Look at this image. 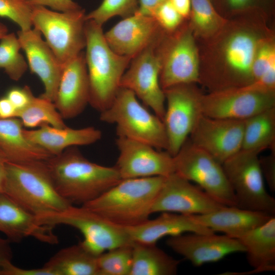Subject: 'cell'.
Masks as SVG:
<instances>
[{
    "mask_svg": "<svg viewBox=\"0 0 275 275\" xmlns=\"http://www.w3.org/2000/svg\"><path fill=\"white\" fill-rule=\"evenodd\" d=\"M36 217L43 225H67L77 229L84 236L80 242L97 256L112 249L132 243L125 227L108 221L83 206L72 205L65 210Z\"/></svg>",
    "mask_w": 275,
    "mask_h": 275,
    "instance_id": "cell-7",
    "label": "cell"
},
{
    "mask_svg": "<svg viewBox=\"0 0 275 275\" xmlns=\"http://www.w3.org/2000/svg\"><path fill=\"white\" fill-rule=\"evenodd\" d=\"M10 242L7 238L0 237V272L5 264L11 261L12 251Z\"/></svg>",
    "mask_w": 275,
    "mask_h": 275,
    "instance_id": "cell-46",
    "label": "cell"
},
{
    "mask_svg": "<svg viewBox=\"0 0 275 275\" xmlns=\"http://www.w3.org/2000/svg\"><path fill=\"white\" fill-rule=\"evenodd\" d=\"M259 155L257 152L241 149L222 166L237 207L274 215L275 199L265 188Z\"/></svg>",
    "mask_w": 275,
    "mask_h": 275,
    "instance_id": "cell-9",
    "label": "cell"
},
{
    "mask_svg": "<svg viewBox=\"0 0 275 275\" xmlns=\"http://www.w3.org/2000/svg\"><path fill=\"white\" fill-rule=\"evenodd\" d=\"M202 114L209 117L244 120L275 106V91L256 90L245 86L202 94Z\"/></svg>",
    "mask_w": 275,
    "mask_h": 275,
    "instance_id": "cell-14",
    "label": "cell"
},
{
    "mask_svg": "<svg viewBox=\"0 0 275 275\" xmlns=\"http://www.w3.org/2000/svg\"><path fill=\"white\" fill-rule=\"evenodd\" d=\"M152 17L166 33H171L181 26L184 19L168 0L161 4L154 11Z\"/></svg>",
    "mask_w": 275,
    "mask_h": 275,
    "instance_id": "cell-39",
    "label": "cell"
},
{
    "mask_svg": "<svg viewBox=\"0 0 275 275\" xmlns=\"http://www.w3.org/2000/svg\"><path fill=\"white\" fill-rule=\"evenodd\" d=\"M259 163L264 180L271 191H275V147L270 154L259 157Z\"/></svg>",
    "mask_w": 275,
    "mask_h": 275,
    "instance_id": "cell-41",
    "label": "cell"
},
{
    "mask_svg": "<svg viewBox=\"0 0 275 275\" xmlns=\"http://www.w3.org/2000/svg\"><path fill=\"white\" fill-rule=\"evenodd\" d=\"M20 49L19 40L13 33L6 34L1 39L0 68L14 81H18L22 77L28 66L20 52Z\"/></svg>",
    "mask_w": 275,
    "mask_h": 275,
    "instance_id": "cell-33",
    "label": "cell"
},
{
    "mask_svg": "<svg viewBox=\"0 0 275 275\" xmlns=\"http://www.w3.org/2000/svg\"><path fill=\"white\" fill-rule=\"evenodd\" d=\"M244 120L214 118L202 114L189 139L221 164L241 149Z\"/></svg>",
    "mask_w": 275,
    "mask_h": 275,
    "instance_id": "cell-17",
    "label": "cell"
},
{
    "mask_svg": "<svg viewBox=\"0 0 275 275\" xmlns=\"http://www.w3.org/2000/svg\"><path fill=\"white\" fill-rule=\"evenodd\" d=\"M0 275H53L47 268L43 266L38 268L25 269L17 267L8 262L3 266Z\"/></svg>",
    "mask_w": 275,
    "mask_h": 275,
    "instance_id": "cell-43",
    "label": "cell"
},
{
    "mask_svg": "<svg viewBox=\"0 0 275 275\" xmlns=\"http://www.w3.org/2000/svg\"><path fill=\"white\" fill-rule=\"evenodd\" d=\"M166 177L122 179L97 198L81 206L117 225L124 227L138 225L149 218L153 204Z\"/></svg>",
    "mask_w": 275,
    "mask_h": 275,
    "instance_id": "cell-3",
    "label": "cell"
},
{
    "mask_svg": "<svg viewBox=\"0 0 275 275\" xmlns=\"http://www.w3.org/2000/svg\"><path fill=\"white\" fill-rule=\"evenodd\" d=\"M17 37L31 71L41 79L44 92L40 96L54 102L63 68L41 32L35 28L19 30Z\"/></svg>",
    "mask_w": 275,
    "mask_h": 275,
    "instance_id": "cell-19",
    "label": "cell"
},
{
    "mask_svg": "<svg viewBox=\"0 0 275 275\" xmlns=\"http://www.w3.org/2000/svg\"><path fill=\"white\" fill-rule=\"evenodd\" d=\"M100 114L102 122L116 125L118 137L167 151L168 138L162 120L141 104L131 90L120 87L111 105Z\"/></svg>",
    "mask_w": 275,
    "mask_h": 275,
    "instance_id": "cell-6",
    "label": "cell"
},
{
    "mask_svg": "<svg viewBox=\"0 0 275 275\" xmlns=\"http://www.w3.org/2000/svg\"><path fill=\"white\" fill-rule=\"evenodd\" d=\"M139 8V0H103L99 6L88 14L86 20H92L99 25L116 16L125 18L134 14Z\"/></svg>",
    "mask_w": 275,
    "mask_h": 275,
    "instance_id": "cell-35",
    "label": "cell"
},
{
    "mask_svg": "<svg viewBox=\"0 0 275 275\" xmlns=\"http://www.w3.org/2000/svg\"><path fill=\"white\" fill-rule=\"evenodd\" d=\"M17 109L5 96L0 98V119L16 118Z\"/></svg>",
    "mask_w": 275,
    "mask_h": 275,
    "instance_id": "cell-45",
    "label": "cell"
},
{
    "mask_svg": "<svg viewBox=\"0 0 275 275\" xmlns=\"http://www.w3.org/2000/svg\"><path fill=\"white\" fill-rule=\"evenodd\" d=\"M173 157L175 173L196 183L221 204L237 206L235 195L222 164L210 154L188 138Z\"/></svg>",
    "mask_w": 275,
    "mask_h": 275,
    "instance_id": "cell-10",
    "label": "cell"
},
{
    "mask_svg": "<svg viewBox=\"0 0 275 275\" xmlns=\"http://www.w3.org/2000/svg\"><path fill=\"white\" fill-rule=\"evenodd\" d=\"M86 14L82 8L68 12L33 6L32 22L63 66L79 54L86 45Z\"/></svg>",
    "mask_w": 275,
    "mask_h": 275,
    "instance_id": "cell-8",
    "label": "cell"
},
{
    "mask_svg": "<svg viewBox=\"0 0 275 275\" xmlns=\"http://www.w3.org/2000/svg\"><path fill=\"white\" fill-rule=\"evenodd\" d=\"M3 193L36 216L72 205L57 190L46 160L7 161Z\"/></svg>",
    "mask_w": 275,
    "mask_h": 275,
    "instance_id": "cell-5",
    "label": "cell"
},
{
    "mask_svg": "<svg viewBox=\"0 0 275 275\" xmlns=\"http://www.w3.org/2000/svg\"><path fill=\"white\" fill-rule=\"evenodd\" d=\"M97 259L80 242L60 250L43 266L53 275H98Z\"/></svg>",
    "mask_w": 275,
    "mask_h": 275,
    "instance_id": "cell-28",
    "label": "cell"
},
{
    "mask_svg": "<svg viewBox=\"0 0 275 275\" xmlns=\"http://www.w3.org/2000/svg\"><path fill=\"white\" fill-rule=\"evenodd\" d=\"M261 12L251 11L228 19L223 28L210 38L207 62L200 66L199 83L213 92L244 87L253 81L254 60L261 42L270 36L258 22ZM266 15V14H265Z\"/></svg>",
    "mask_w": 275,
    "mask_h": 275,
    "instance_id": "cell-1",
    "label": "cell"
},
{
    "mask_svg": "<svg viewBox=\"0 0 275 275\" xmlns=\"http://www.w3.org/2000/svg\"><path fill=\"white\" fill-rule=\"evenodd\" d=\"M116 143L119 154L114 166L122 179L167 177L175 173L174 157L167 151L122 137H118Z\"/></svg>",
    "mask_w": 275,
    "mask_h": 275,
    "instance_id": "cell-15",
    "label": "cell"
},
{
    "mask_svg": "<svg viewBox=\"0 0 275 275\" xmlns=\"http://www.w3.org/2000/svg\"><path fill=\"white\" fill-rule=\"evenodd\" d=\"M46 162L57 190L72 205H83L122 180L115 166L90 161L77 146L67 148Z\"/></svg>",
    "mask_w": 275,
    "mask_h": 275,
    "instance_id": "cell-2",
    "label": "cell"
},
{
    "mask_svg": "<svg viewBox=\"0 0 275 275\" xmlns=\"http://www.w3.org/2000/svg\"><path fill=\"white\" fill-rule=\"evenodd\" d=\"M23 133L30 141L55 156L72 146L93 144L102 138L101 131L89 126L74 129L67 126L57 128L45 124L36 129H23Z\"/></svg>",
    "mask_w": 275,
    "mask_h": 275,
    "instance_id": "cell-25",
    "label": "cell"
},
{
    "mask_svg": "<svg viewBox=\"0 0 275 275\" xmlns=\"http://www.w3.org/2000/svg\"><path fill=\"white\" fill-rule=\"evenodd\" d=\"M16 118L21 121L23 127L29 128L45 124L57 128L67 126L54 102L40 96H35L26 107L17 111Z\"/></svg>",
    "mask_w": 275,
    "mask_h": 275,
    "instance_id": "cell-32",
    "label": "cell"
},
{
    "mask_svg": "<svg viewBox=\"0 0 275 275\" xmlns=\"http://www.w3.org/2000/svg\"><path fill=\"white\" fill-rule=\"evenodd\" d=\"M6 96L17 111L26 107L35 97L28 86L22 88L13 87L7 92Z\"/></svg>",
    "mask_w": 275,
    "mask_h": 275,
    "instance_id": "cell-40",
    "label": "cell"
},
{
    "mask_svg": "<svg viewBox=\"0 0 275 275\" xmlns=\"http://www.w3.org/2000/svg\"><path fill=\"white\" fill-rule=\"evenodd\" d=\"M166 244L195 266L218 261L231 254L245 252L238 239L214 233H189L170 236Z\"/></svg>",
    "mask_w": 275,
    "mask_h": 275,
    "instance_id": "cell-18",
    "label": "cell"
},
{
    "mask_svg": "<svg viewBox=\"0 0 275 275\" xmlns=\"http://www.w3.org/2000/svg\"><path fill=\"white\" fill-rule=\"evenodd\" d=\"M275 147V106L244 120L241 149L260 153Z\"/></svg>",
    "mask_w": 275,
    "mask_h": 275,
    "instance_id": "cell-30",
    "label": "cell"
},
{
    "mask_svg": "<svg viewBox=\"0 0 275 275\" xmlns=\"http://www.w3.org/2000/svg\"><path fill=\"white\" fill-rule=\"evenodd\" d=\"M179 263L156 244L132 243L130 275H174Z\"/></svg>",
    "mask_w": 275,
    "mask_h": 275,
    "instance_id": "cell-29",
    "label": "cell"
},
{
    "mask_svg": "<svg viewBox=\"0 0 275 275\" xmlns=\"http://www.w3.org/2000/svg\"><path fill=\"white\" fill-rule=\"evenodd\" d=\"M224 206L199 186L175 172L165 178L151 211L152 213L169 212L200 215Z\"/></svg>",
    "mask_w": 275,
    "mask_h": 275,
    "instance_id": "cell-16",
    "label": "cell"
},
{
    "mask_svg": "<svg viewBox=\"0 0 275 275\" xmlns=\"http://www.w3.org/2000/svg\"><path fill=\"white\" fill-rule=\"evenodd\" d=\"M85 35L89 104L101 113L112 103L131 58L115 52L105 39L102 26L92 20H86Z\"/></svg>",
    "mask_w": 275,
    "mask_h": 275,
    "instance_id": "cell-4",
    "label": "cell"
},
{
    "mask_svg": "<svg viewBox=\"0 0 275 275\" xmlns=\"http://www.w3.org/2000/svg\"><path fill=\"white\" fill-rule=\"evenodd\" d=\"M53 228L40 223L36 215L4 193H0V231L11 242L33 237L42 242L57 244L59 239Z\"/></svg>",
    "mask_w": 275,
    "mask_h": 275,
    "instance_id": "cell-22",
    "label": "cell"
},
{
    "mask_svg": "<svg viewBox=\"0 0 275 275\" xmlns=\"http://www.w3.org/2000/svg\"><path fill=\"white\" fill-rule=\"evenodd\" d=\"M274 70L275 45L273 37L270 36L261 42L257 51L253 65V82Z\"/></svg>",
    "mask_w": 275,
    "mask_h": 275,
    "instance_id": "cell-38",
    "label": "cell"
},
{
    "mask_svg": "<svg viewBox=\"0 0 275 275\" xmlns=\"http://www.w3.org/2000/svg\"><path fill=\"white\" fill-rule=\"evenodd\" d=\"M189 26L194 36L210 39L225 25L228 18L216 9L211 0H191Z\"/></svg>",
    "mask_w": 275,
    "mask_h": 275,
    "instance_id": "cell-31",
    "label": "cell"
},
{
    "mask_svg": "<svg viewBox=\"0 0 275 275\" xmlns=\"http://www.w3.org/2000/svg\"><path fill=\"white\" fill-rule=\"evenodd\" d=\"M191 215L196 222L213 232H221L236 239L274 216L237 206H227L208 213Z\"/></svg>",
    "mask_w": 275,
    "mask_h": 275,
    "instance_id": "cell-24",
    "label": "cell"
},
{
    "mask_svg": "<svg viewBox=\"0 0 275 275\" xmlns=\"http://www.w3.org/2000/svg\"><path fill=\"white\" fill-rule=\"evenodd\" d=\"M32 10L26 0H0V16L11 20L23 31L32 29Z\"/></svg>",
    "mask_w": 275,
    "mask_h": 275,
    "instance_id": "cell-37",
    "label": "cell"
},
{
    "mask_svg": "<svg viewBox=\"0 0 275 275\" xmlns=\"http://www.w3.org/2000/svg\"><path fill=\"white\" fill-rule=\"evenodd\" d=\"M132 242L156 244L165 236H173L186 232L214 233L196 222L191 215L163 212L157 217L149 218L138 225L125 227Z\"/></svg>",
    "mask_w": 275,
    "mask_h": 275,
    "instance_id": "cell-23",
    "label": "cell"
},
{
    "mask_svg": "<svg viewBox=\"0 0 275 275\" xmlns=\"http://www.w3.org/2000/svg\"><path fill=\"white\" fill-rule=\"evenodd\" d=\"M159 81L163 90L180 84L199 82L200 53L189 25L171 33L165 32L159 41Z\"/></svg>",
    "mask_w": 275,
    "mask_h": 275,
    "instance_id": "cell-11",
    "label": "cell"
},
{
    "mask_svg": "<svg viewBox=\"0 0 275 275\" xmlns=\"http://www.w3.org/2000/svg\"><path fill=\"white\" fill-rule=\"evenodd\" d=\"M195 84H180L163 90L166 105L163 122L168 142L167 151L173 157L189 138L202 114V93Z\"/></svg>",
    "mask_w": 275,
    "mask_h": 275,
    "instance_id": "cell-13",
    "label": "cell"
},
{
    "mask_svg": "<svg viewBox=\"0 0 275 275\" xmlns=\"http://www.w3.org/2000/svg\"><path fill=\"white\" fill-rule=\"evenodd\" d=\"M7 161L5 156L0 151V193H3L4 190Z\"/></svg>",
    "mask_w": 275,
    "mask_h": 275,
    "instance_id": "cell-48",
    "label": "cell"
},
{
    "mask_svg": "<svg viewBox=\"0 0 275 275\" xmlns=\"http://www.w3.org/2000/svg\"><path fill=\"white\" fill-rule=\"evenodd\" d=\"M163 34V32L131 59L120 82V87L133 92L162 121L166 101L159 81L161 60L159 43Z\"/></svg>",
    "mask_w": 275,
    "mask_h": 275,
    "instance_id": "cell-12",
    "label": "cell"
},
{
    "mask_svg": "<svg viewBox=\"0 0 275 275\" xmlns=\"http://www.w3.org/2000/svg\"><path fill=\"white\" fill-rule=\"evenodd\" d=\"M132 243L108 250L97 256L98 275H130Z\"/></svg>",
    "mask_w": 275,
    "mask_h": 275,
    "instance_id": "cell-34",
    "label": "cell"
},
{
    "mask_svg": "<svg viewBox=\"0 0 275 275\" xmlns=\"http://www.w3.org/2000/svg\"><path fill=\"white\" fill-rule=\"evenodd\" d=\"M167 0H139V8L136 13L152 16L155 10Z\"/></svg>",
    "mask_w": 275,
    "mask_h": 275,
    "instance_id": "cell-44",
    "label": "cell"
},
{
    "mask_svg": "<svg viewBox=\"0 0 275 275\" xmlns=\"http://www.w3.org/2000/svg\"><path fill=\"white\" fill-rule=\"evenodd\" d=\"M242 244L251 272L275 270V217L236 238Z\"/></svg>",
    "mask_w": 275,
    "mask_h": 275,
    "instance_id": "cell-26",
    "label": "cell"
},
{
    "mask_svg": "<svg viewBox=\"0 0 275 275\" xmlns=\"http://www.w3.org/2000/svg\"><path fill=\"white\" fill-rule=\"evenodd\" d=\"M163 32L153 17L135 13L123 18L104 35L115 52L132 59Z\"/></svg>",
    "mask_w": 275,
    "mask_h": 275,
    "instance_id": "cell-20",
    "label": "cell"
},
{
    "mask_svg": "<svg viewBox=\"0 0 275 275\" xmlns=\"http://www.w3.org/2000/svg\"><path fill=\"white\" fill-rule=\"evenodd\" d=\"M168 1L184 19L189 18L191 9V0Z\"/></svg>",
    "mask_w": 275,
    "mask_h": 275,
    "instance_id": "cell-47",
    "label": "cell"
},
{
    "mask_svg": "<svg viewBox=\"0 0 275 275\" xmlns=\"http://www.w3.org/2000/svg\"><path fill=\"white\" fill-rule=\"evenodd\" d=\"M90 88L85 53L81 51L63 66L54 103L64 119L79 115L89 103Z\"/></svg>",
    "mask_w": 275,
    "mask_h": 275,
    "instance_id": "cell-21",
    "label": "cell"
},
{
    "mask_svg": "<svg viewBox=\"0 0 275 275\" xmlns=\"http://www.w3.org/2000/svg\"><path fill=\"white\" fill-rule=\"evenodd\" d=\"M32 6L49 7L59 12H68L81 9L73 0H26Z\"/></svg>",
    "mask_w": 275,
    "mask_h": 275,
    "instance_id": "cell-42",
    "label": "cell"
},
{
    "mask_svg": "<svg viewBox=\"0 0 275 275\" xmlns=\"http://www.w3.org/2000/svg\"><path fill=\"white\" fill-rule=\"evenodd\" d=\"M18 118L0 119V151L8 161L19 162L46 160L49 153L28 139Z\"/></svg>",
    "mask_w": 275,
    "mask_h": 275,
    "instance_id": "cell-27",
    "label": "cell"
},
{
    "mask_svg": "<svg viewBox=\"0 0 275 275\" xmlns=\"http://www.w3.org/2000/svg\"><path fill=\"white\" fill-rule=\"evenodd\" d=\"M8 33V29L6 25L0 22V39L4 37Z\"/></svg>",
    "mask_w": 275,
    "mask_h": 275,
    "instance_id": "cell-49",
    "label": "cell"
},
{
    "mask_svg": "<svg viewBox=\"0 0 275 275\" xmlns=\"http://www.w3.org/2000/svg\"><path fill=\"white\" fill-rule=\"evenodd\" d=\"M218 12L228 18L258 11L267 15L273 11L274 0H211Z\"/></svg>",
    "mask_w": 275,
    "mask_h": 275,
    "instance_id": "cell-36",
    "label": "cell"
}]
</instances>
